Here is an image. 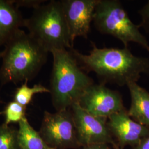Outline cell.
Returning a JSON list of instances; mask_svg holds the SVG:
<instances>
[{
    "instance_id": "20",
    "label": "cell",
    "mask_w": 149,
    "mask_h": 149,
    "mask_svg": "<svg viewBox=\"0 0 149 149\" xmlns=\"http://www.w3.org/2000/svg\"><path fill=\"white\" fill-rule=\"evenodd\" d=\"M82 149H111L109 145L107 144H91L84 146Z\"/></svg>"
},
{
    "instance_id": "8",
    "label": "cell",
    "mask_w": 149,
    "mask_h": 149,
    "mask_svg": "<svg viewBox=\"0 0 149 149\" xmlns=\"http://www.w3.org/2000/svg\"><path fill=\"white\" fill-rule=\"evenodd\" d=\"M77 103L91 114L107 119L126 109L121 93L101 83L93 84L88 87Z\"/></svg>"
},
{
    "instance_id": "14",
    "label": "cell",
    "mask_w": 149,
    "mask_h": 149,
    "mask_svg": "<svg viewBox=\"0 0 149 149\" xmlns=\"http://www.w3.org/2000/svg\"><path fill=\"white\" fill-rule=\"evenodd\" d=\"M26 81L16 89L14 93V101L22 106L26 107L32 101L33 97L38 93H50L49 89L41 84L34 85L32 87L28 85Z\"/></svg>"
},
{
    "instance_id": "1",
    "label": "cell",
    "mask_w": 149,
    "mask_h": 149,
    "mask_svg": "<svg viewBox=\"0 0 149 149\" xmlns=\"http://www.w3.org/2000/svg\"><path fill=\"white\" fill-rule=\"evenodd\" d=\"M88 54L72 49L80 67L86 73L93 72L100 83L120 87L136 82L141 74H149V59L134 55L128 47L98 48L91 42Z\"/></svg>"
},
{
    "instance_id": "3",
    "label": "cell",
    "mask_w": 149,
    "mask_h": 149,
    "mask_svg": "<svg viewBox=\"0 0 149 149\" xmlns=\"http://www.w3.org/2000/svg\"><path fill=\"white\" fill-rule=\"evenodd\" d=\"M72 49L51 53L53 63L49 90L56 111L68 109L77 103L87 88L95 84L80 67Z\"/></svg>"
},
{
    "instance_id": "13",
    "label": "cell",
    "mask_w": 149,
    "mask_h": 149,
    "mask_svg": "<svg viewBox=\"0 0 149 149\" xmlns=\"http://www.w3.org/2000/svg\"><path fill=\"white\" fill-rule=\"evenodd\" d=\"M18 139L19 149H49L41 137L29 124L26 117L18 123Z\"/></svg>"
},
{
    "instance_id": "24",
    "label": "cell",
    "mask_w": 149,
    "mask_h": 149,
    "mask_svg": "<svg viewBox=\"0 0 149 149\" xmlns=\"http://www.w3.org/2000/svg\"></svg>"
},
{
    "instance_id": "21",
    "label": "cell",
    "mask_w": 149,
    "mask_h": 149,
    "mask_svg": "<svg viewBox=\"0 0 149 149\" xmlns=\"http://www.w3.org/2000/svg\"><path fill=\"white\" fill-rule=\"evenodd\" d=\"M1 56H2V52H0V59L1 58Z\"/></svg>"
},
{
    "instance_id": "4",
    "label": "cell",
    "mask_w": 149,
    "mask_h": 149,
    "mask_svg": "<svg viewBox=\"0 0 149 149\" xmlns=\"http://www.w3.org/2000/svg\"><path fill=\"white\" fill-rule=\"evenodd\" d=\"M24 27L48 53L74 48L60 1H50L34 9L32 16L25 19Z\"/></svg>"
},
{
    "instance_id": "10",
    "label": "cell",
    "mask_w": 149,
    "mask_h": 149,
    "mask_svg": "<svg viewBox=\"0 0 149 149\" xmlns=\"http://www.w3.org/2000/svg\"><path fill=\"white\" fill-rule=\"evenodd\" d=\"M107 125L120 149L127 146L133 148L149 133V127L134 120L126 109L108 118Z\"/></svg>"
},
{
    "instance_id": "18",
    "label": "cell",
    "mask_w": 149,
    "mask_h": 149,
    "mask_svg": "<svg viewBox=\"0 0 149 149\" xmlns=\"http://www.w3.org/2000/svg\"><path fill=\"white\" fill-rule=\"evenodd\" d=\"M13 3L17 6L18 8L19 7H32L34 9L36 8L38 6L41 5L45 2V1L40 0H24V1H12Z\"/></svg>"
},
{
    "instance_id": "15",
    "label": "cell",
    "mask_w": 149,
    "mask_h": 149,
    "mask_svg": "<svg viewBox=\"0 0 149 149\" xmlns=\"http://www.w3.org/2000/svg\"><path fill=\"white\" fill-rule=\"evenodd\" d=\"M26 108L14 100L9 102L5 107L4 111L0 113L5 116L3 124L9 125L11 123H19L26 117Z\"/></svg>"
},
{
    "instance_id": "11",
    "label": "cell",
    "mask_w": 149,
    "mask_h": 149,
    "mask_svg": "<svg viewBox=\"0 0 149 149\" xmlns=\"http://www.w3.org/2000/svg\"><path fill=\"white\" fill-rule=\"evenodd\" d=\"M24 23L25 19L12 0H0V46L5 45Z\"/></svg>"
},
{
    "instance_id": "5",
    "label": "cell",
    "mask_w": 149,
    "mask_h": 149,
    "mask_svg": "<svg viewBox=\"0 0 149 149\" xmlns=\"http://www.w3.org/2000/svg\"><path fill=\"white\" fill-rule=\"evenodd\" d=\"M93 23L100 33L117 38L124 47H128L130 43H136L149 53V42L140 32L141 27L132 21L120 1L99 0Z\"/></svg>"
},
{
    "instance_id": "6",
    "label": "cell",
    "mask_w": 149,
    "mask_h": 149,
    "mask_svg": "<svg viewBox=\"0 0 149 149\" xmlns=\"http://www.w3.org/2000/svg\"><path fill=\"white\" fill-rule=\"evenodd\" d=\"M39 133L50 149H77L81 147L71 108L55 113L45 111Z\"/></svg>"
},
{
    "instance_id": "19",
    "label": "cell",
    "mask_w": 149,
    "mask_h": 149,
    "mask_svg": "<svg viewBox=\"0 0 149 149\" xmlns=\"http://www.w3.org/2000/svg\"><path fill=\"white\" fill-rule=\"evenodd\" d=\"M132 149H149V133Z\"/></svg>"
},
{
    "instance_id": "22",
    "label": "cell",
    "mask_w": 149,
    "mask_h": 149,
    "mask_svg": "<svg viewBox=\"0 0 149 149\" xmlns=\"http://www.w3.org/2000/svg\"></svg>"
},
{
    "instance_id": "16",
    "label": "cell",
    "mask_w": 149,
    "mask_h": 149,
    "mask_svg": "<svg viewBox=\"0 0 149 149\" xmlns=\"http://www.w3.org/2000/svg\"><path fill=\"white\" fill-rule=\"evenodd\" d=\"M0 149H19L18 130L5 124L0 125Z\"/></svg>"
},
{
    "instance_id": "7",
    "label": "cell",
    "mask_w": 149,
    "mask_h": 149,
    "mask_svg": "<svg viewBox=\"0 0 149 149\" xmlns=\"http://www.w3.org/2000/svg\"><path fill=\"white\" fill-rule=\"evenodd\" d=\"M77 136L81 146L95 144H111L119 149L107 125V119L97 117L75 103L71 107Z\"/></svg>"
},
{
    "instance_id": "12",
    "label": "cell",
    "mask_w": 149,
    "mask_h": 149,
    "mask_svg": "<svg viewBox=\"0 0 149 149\" xmlns=\"http://www.w3.org/2000/svg\"><path fill=\"white\" fill-rule=\"evenodd\" d=\"M131 98L129 116L139 124L149 127V92L136 82L127 85Z\"/></svg>"
},
{
    "instance_id": "23",
    "label": "cell",
    "mask_w": 149,
    "mask_h": 149,
    "mask_svg": "<svg viewBox=\"0 0 149 149\" xmlns=\"http://www.w3.org/2000/svg\"><path fill=\"white\" fill-rule=\"evenodd\" d=\"M0 103H1V102L0 101Z\"/></svg>"
},
{
    "instance_id": "9",
    "label": "cell",
    "mask_w": 149,
    "mask_h": 149,
    "mask_svg": "<svg viewBox=\"0 0 149 149\" xmlns=\"http://www.w3.org/2000/svg\"><path fill=\"white\" fill-rule=\"evenodd\" d=\"M71 45L76 38L87 39L99 0H61Z\"/></svg>"
},
{
    "instance_id": "2",
    "label": "cell",
    "mask_w": 149,
    "mask_h": 149,
    "mask_svg": "<svg viewBox=\"0 0 149 149\" xmlns=\"http://www.w3.org/2000/svg\"><path fill=\"white\" fill-rule=\"evenodd\" d=\"M48 53L28 33L20 30L7 43L2 52L1 85L33 79L46 63Z\"/></svg>"
},
{
    "instance_id": "17",
    "label": "cell",
    "mask_w": 149,
    "mask_h": 149,
    "mask_svg": "<svg viewBox=\"0 0 149 149\" xmlns=\"http://www.w3.org/2000/svg\"><path fill=\"white\" fill-rule=\"evenodd\" d=\"M138 13L141 17L140 26L149 34V0L139 10Z\"/></svg>"
}]
</instances>
